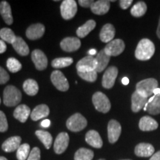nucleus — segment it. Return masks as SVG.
I'll list each match as a JSON object with an SVG mask.
<instances>
[{"instance_id": "4c0bfd02", "label": "nucleus", "mask_w": 160, "mask_h": 160, "mask_svg": "<svg viewBox=\"0 0 160 160\" xmlns=\"http://www.w3.org/2000/svg\"><path fill=\"white\" fill-rule=\"evenodd\" d=\"M7 68L11 73H17L22 69V64L15 58H9L7 60Z\"/></svg>"}, {"instance_id": "1a4fd4ad", "label": "nucleus", "mask_w": 160, "mask_h": 160, "mask_svg": "<svg viewBox=\"0 0 160 160\" xmlns=\"http://www.w3.org/2000/svg\"><path fill=\"white\" fill-rule=\"evenodd\" d=\"M122 132V127L117 120L111 119L108 125V137L110 143L117 142Z\"/></svg>"}, {"instance_id": "4468645a", "label": "nucleus", "mask_w": 160, "mask_h": 160, "mask_svg": "<svg viewBox=\"0 0 160 160\" xmlns=\"http://www.w3.org/2000/svg\"><path fill=\"white\" fill-rule=\"evenodd\" d=\"M97 68V61L96 58L92 56H88L83 59L79 60L77 64V71H93Z\"/></svg>"}, {"instance_id": "c85d7f7f", "label": "nucleus", "mask_w": 160, "mask_h": 160, "mask_svg": "<svg viewBox=\"0 0 160 160\" xmlns=\"http://www.w3.org/2000/svg\"><path fill=\"white\" fill-rule=\"evenodd\" d=\"M96 27V22L94 20L91 19L87 21L83 25L80 26L77 30V34L79 38H84L88 35L91 31H93Z\"/></svg>"}, {"instance_id": "9d476101", "label": "nucleus", "mask_w": 160, "mask_h": 160, "mask_svg": "<svg viewBox=\"0 0 160 160\" xmlns=\"http://www.w3.org/2000/svg\"><path fill=\"white\" fill-rule=\"evenodd\" d=\"M118 75V69L114 66H111L106 70L102 77V84L105 88L110 89L114 85Z\"/></svg>"}, {"instance_id": "4be33fe9", "label": "nucleus", "mask_w": 160, "mask_h": 160, "mask_svg": "<svg viewBox=\"0 0 160 160\" xmlns=\"http://www.w3.org/2000/svg\"><path fill=\"white\" fill-rule=\"evenodd\" d=\"M158 126L159 125H158L157 122L153 118L148 117V116L143 117L139 120V129L142 131H154L157 129Z\"/></svg>"}, {"instance_id": "7ed1b4c3", "label": "nucleus", "mask_w": 160, "mask_h": 160, "mask_svg": "<svg viewBox=\"0 0 160 160\" xmlns=\"http://www.w3.org/2000/svg\"><path fill=\"white\" fill-rule=\"evenodd\" d=\"M158 88V82L157 79L150 78L142 80L136 85V91L144 97L148 98L153 94V91Z\"/></svg>"}, {"instance_id": "dca6fc26", "label": "nucleus", "mask_w": 160, "mask_h": 160, "mask_svg": "<svg viewBox=\"0 0 160 160\" xmlns=\"http://www.w3.org/2000/svg\"><path fill=\"white\" fill-rule=\"evenodd\" d=\"M148 98L144 97L139 94L137 91H135L131 97V109L132 111L137 113L140 110L144 109L146 104L148 102Z\"/></svg>"}, {"instance_id": "5701e85b", "label": "nucleus", "mask_w": 160, "mask_h": 160, "mask_svg": "<svg viewBox=\"0 0 160 160\" xmlns=\"http://www.w3.org/2000/svg\"><path fill=\"white\" fill-rule=\"evenodd\" d=\"M0 14L7 25H12L13 19L12 16L11 5L8 2L2 1L0 2Z\"/></svg>"}, {"instance_id": "7c9ffc66", "label": "nucleus", "mask_w": 160, "mask_h": 160, "mask_svg": "<svg viewBox=\"0 0 160 160\" xmlns=\"http://www.w3.org/2000/svg\"><path fill=\"white\" fill-rule=\"evenodd\" d=\"M36 135L37 136L40 141L43 143L46 148L49 149L51 148L52 142H53V138H52V136L49 132L39 130V131H36Z\"/></svg>"}, {"instance_id": "e433bc0d", "label": "nucleus", "mask_w": 160, "mask_h": 160, "mask_svg": "<svg viewBox=\"0 0 160 160\" xmlns=\"http://www.w3.org/2000/svg\"><path fill=\"white\" fill-rule=\"evenodd\" d=\"M78 75L82 79L90 82H93L97 79V72L96 70L93 71H77Z\"/></svg>"}, {"instance_id": "49530a36", "label": "nucleus", "mask_w": 160, "mask_h": 160, "mask_svg": "<svg viewBox=\"0 0 160 160\" xmlns=\"http://www.w3.org/2000/svg\"><path fill=\"white\" fill-rule=\"evenodd\" d=\"M149 160H160V151L154 153V154L152 156Z\"/></svg>"}, {"instance_id": "393cba45", "label": "nucleus", "mask_w": 160, "mask_h": 160, "mask_svg": "<svg viewBox=\"0 0 160 160\" xmlns=\"http://www.w3.org/2000/svg\"><path fill=\"white\" fill-rule=\"evenodd\" d=\"M96 58V61H97V68H96V71L97 73H100V72L103 71L105 68L107 67L108 64L111 57L105 53L104 50L100 51L99 53H97Z\"/></svg>"}, {"instance_id": "f257e3e1", "label": "nucleus", "mask_w": 160, "mask_h": 160, "mask_svg": "<svg viewBox=\"0 0 160 160\" xmlns=\"http://www.w3.org/2000/svg\"><path fill=\"white\" fill-rule=\"evenodd\" d=\"M155 53V45L148 39H143L138 44L135 51V57L142 61L148 60Z\"/></svg>"}, {"instance_id": "864d4df0", "label": "nucleus", "mask_w": 160, "mask_h": 160, "mask_svg": "<svg viewBox=\"0 0 160 160\" xmlns=\"http://www.w3.org/2000/svg\"><path fill=\"white\" fill-rule=\"evenodd\" d=\"M99 160H105V159H99Z\"/></svg>"}, {"instance_id": "c9c22d12", "label": "nucleus", "mask_w": 160, "mask_h": 160, "mask_svg": "<svg viewBox=\"0 0 160 160\" xmlns=\"http://www.w3.org/2000/svg\"><path fill=\"white\" fill-rule=\"evenodd\" d=\"M30 153H31V149H30V145L28 144L25 143L21 145L17 149V157L18 160L28 159Z\"/></svg>"}, {"instance_id": "72a5a7b5", "label": "nucleus", "mask_w": 160, "mask_h": 160, "mask_svg": "<svg viewBox=\"0 0 160 160\" xmlns=\"http://www.w3.org/2000/svg\"><path fill=\"white\" fill-rule=\"evenodd\" d=\"M73 62V59L71 57L57 58L52 61L51 65L55 68H62L68 67Z\"/></svg>"}, {"instance_id": "a878e982", "label": "nucleus", "mask_w": 160, "mask_h": 160, "mask_svg": "<svg viewBox=\"0 0 160 160\" xmlns=\"http://www.w3.org/2000/svg\"><path fill=\"white\" fill-rule=\"evenodd\" d=\"M50 110L48 106L46 105H37L33 110L31 113V117L33 121H37L41 119H43L49 115Z\"/></svg>"}, {"instance_id": "2f4dec72", "label": "nucleus", "mask_w": 160, "mask_h": 160, "mask_svg": "<svg viewBox=\"0 0 160 160\" xmlns=\"http://www.w3.org/2000/svg\"><path fill=\"white\" fill-rule=\"evenodd\" d=\"M94 153L91 150L82 148L76 152L74 155V160H92Z\"/></svg>"}, {"instance_id": "0eeeda50", "label": "nucleus", "mask_w": 160, "mask_h": 160, "mask_svg": "<svg viewBox=\"0 0 160 160\" xmlns=\"http://www.w3.org/2000/svg\"><path fill=\"white\" fill-rule=\"evenodd\" d=\"M53 85L60 91H67L69 89V83L67 79L60 71L56 70L53 71L51 76Z\"/></svg>"}, {"instance_id": "9b49d317", "label": "nucleus", "mask_w": 160, "mask_h": 160, "mask_svg": "<svg viewBox=\"0 0 160 160\" xmlns=\"http://www.w3.org/2000/svg\"><path fill=\"white\" fill-rule=\"evenodd\" d=\"M69 139V136L67 133H65V132L60 133L57 137V139L54 142L53 148H54L55 153L57 154H61V153H64L68 148Z\"/></svg>"}, {"instance_id": "aec40b11", "label": "nucleus", "mask_w": 160, "mask_h": 160, "mask_svg": "<svg viewBox=\"0 0 160 160\" xmlns=\"http://www.w3.org/2000/svg\"><path fill=\"white\" fill-rule=\"evenodd\" d=\"M21 137H18V136L10 137L4 142L2 148L3 151L7 152V153L17 151L19 146L21 145Z\"/></svg>"}, {"instance_id": "3c124183", "label": "nucleus", "mask_w": 160, "mask_h": 160, "mask_svg": "<svg viewBox=\"0 0 160 160\" xmlns=\"http://www.w3.org/2000/svg\"><path fill=\"white\" fill-rule=\"evenodd\" d=\"M160 94V88H156L153 91V95H159Z\"/></svg>"}, {"instance_id": "6e6552de", "label": "nucleus", "mask_w": 160, "mask_h": 160, "mask_svg": "<svg viewBox=\"0 0 160 160\" xmlns=\"http://www.w3.org/2000/svg\"><path fill=\"white\" fill-rule=\"evenodd\" d=\"M125 48V42L122 39H117L112 40L105 46L104 51L110 57H117L121 54Z\"/></svg>"}, {"instance_id": "20e7f679", "label": "nucleus", "mask_w": 160, "mask_h": 160, "mask_svg": "<svg viewBox=\"0 0 160 160\" xmlns=\"http://www.w3.org/2000/svg\"><path fill=\"white\" fill-rule=\"evenodd\" d=\"M92 102L95 108L101 113H106L111 110V105L107 96L102 92H96L92 97Z\"/></svg>"}, {"instance_id": "412c9836", "label": "nucleus", "mask_w": 160, "mask_h": 160, "mask_svg": "<svg viewBox=\"0 0 160 160\" xmlns=\"http://www.w3.org/2000/svg\"><path fill=\"white\" fill-rule=\"evenodd\" d=\"M115 36V28L111 24H106L102 27L99 33V38L102 42L109 43L113 40Z\"/></svg>"}, {"instance_id": "09e8293b", "label": "nucleus", "mask_w": 160, "mask_h": 160, "mask_svg": "<svg viewBox=\"0 0 160 160\" xmlns=\"http://www.w3.org/2000/svg\"><path fill=\"white\" fill-rule=\"evenodd\" d=\"M88 54H89L90 56H92V57H93V55L97 54V51H96L95 49H91V50H90V51H88Z\"/></svg>"}, {"instance_id": "473e14b6", "label": "nucleus", "mask_w": 160, "mask_h": 160, "mask_svg": "<svg viewBox=\"0 0 160 160\" xmlns=\"http://www.w3.org/2000/svg\"><path fill=\"white\" fill-rule=\"evenodd\" d=\"M147 11V5L144 2H139L133 6L131 10V13L133 17H141L145 15Z\"/></svg>"}, {"instance_id": "f3484780", "label": "nucleus", "mask_w": 160, "mask_h": 160, "mask_svg": "<svg viewBox=\"0 0 160 160\" xmlns=\"http://www.w3.org/2000/svg\"><path fill=\"white\" fill-rule=\"evenodd\" d=\"M155 149L149 143H139L136 146L135 154L139 157H150L154 154Z\"/></svg>"}, {"instance_id": "f704fd0d", "label": "nucleus", "mask_w": 160, "mask_h": 160, "mask_svg": "<svg viewBox=\"0 0 160 160\" xmlns=\"http://www.w3.org/2000/svg\"><path fill=\"white\" fill-rule=\"evenodd\" d=\"M0 37L4 42L11 44L13 43L17 38L13 31L11 29L7 28L0 30Z\"/></svg>"}, {"instance_id": "f03ea898", "label": "nucleus", "mask_w": 160, "mask_h": 160, "mask_svg": "<svg viewBox=\"0 0 160 160\" xmlns=\"http://www.w3.org/2000/svg\"><path fill=\"white\" fill-rule=\"evenodd\" d=\"M22 93L17 88L8 85L3 92V102L8 107H13L21 102Z\"/></svg>"}, {"instance_id": "39448f33", "label": "nucleus", "mask_w": 160, "mask_h": 160, "mask_svg": "<svg viewBox=\"0 0 160 160\" xmlns=\"http://www.w3.org/2000/svg\"><path fill=\"white\" fill-rule=\"evenodd\" d=\"M88 125V122L85 117L80 113H75L67 120L66 125L70 131L79 132L82 131Z\"/></svg>"}, {"instance_id": "603ef678", "label": "nucleus", "mask_w": 160, "mask_h": 160, "mask_svg": "<svg viewBox=\"0 0 160 160\" xmlns=\"http://www.w3.org/2000/svg\"><path fill=\"white\" fill-rule=\"evenodd\" d=\"M0 160H8V159L4 157H0Z\"/></svg>"}, {"instance_id": "58836bf2", "label": "nucleus", "mask_w": 160, "mask_h": 160, "mask_svg": "<svg viewBox=\"0 0 160 160\" xmlns=\"http://www.w3.org/2000/svg\"><path fill=\"white\" fill-rule=\"evenodd\" d=\"M8 128V124L6 116L2 111H0V132H5Z\"/></svg>"}, {"instance_id": "bb28decb", "label": "nucleus", "mask_w": 160, "mask_h": 160, "mask_svg": "<svg viewBox=\"0 0 160 160\" xmlns=\"http://www.w3.org/2000/svg\"><path fill=\"white\" fill-rule=\"evenodd\" d=\"M13 48L21 56H27L29 53V48L22 38L17 37L13 43H12Z\"/></svg>"}, {"instance_id": "2eb2a0df", "label": "nucleus", "mask_w": 160, "mask_h": 160, "mask_svg": "<svg viewBox=\"0 0 160 160\" xmlns=\"http://www.w3.org/2000/svg\"><path fill=\"white\" fill-rule=\"evenodd\" d=\"M45 31V26L42 24H33V25L30 26L26 31V37L31 40L38 39L44 35Z\"/></svg>"}, {"instance_id": "5fc2aeb1", "label": "nucleus", "mask_w": 160, "mask_h": 160, "mask_svg": "<svg viewBox=\"0 0 160 160\" xmlns=\"http://www.w3.org/2000/svg\"><path fill=\"white\" fill-rule=\"evenodd\" d=\"M122 160H131V159H122Z\"/></svg>"}, {"instance_id": "a18cd8bd", "label": "nucleus", "mask_w": 160, "mask_h": 160, "mask_svg": "<svg viewBox=\"0 0 160 160\" xmlns=\"http://www.w3.org/2000/svg\"><path fill=\"white\" fill-rule=\"evenodd\" d=\"M51 125V121L49 119H45L41 122V126L43 128H48Z\"/></svg>"}, {"instance_id": "8fccbe9b", "label": "nucleus", "mask_w": 160, "mask_h": 160, "mask_svg": "<svg viewBox=\"0 0 160 160\" xmlns=\"http://www.w3.org/2000/svg\"><path fill=\"white\" fill-rule=\"evenodd\" d=\"M157 37H159V39H160V17H159V25H158V28H157Z\"/></svg>"}, {"instance_id": "a19ab883", "label": "nucleus", "mask_w": 160, "mask_h": 160, "mask_svg": "<svg viewBox=\"0 0 160 160\" xmlns=\"http://www.w3.org/2000/svg\"><path fill=\"white\" fill-rule=\"evenodd\" d=\"M10 79L9 74L5 69L0 67V85L5 84Z\"/></svg>"}, {"instance_id": "423d86ee", "label": "nucleus", "mask_w": 160, "mask_h": 160, "mask_svg": "<svg viewBox=\"0 0 160 160\" xmlns=\"http://www.w3.org/2000/svg\"><path fill=\"white\" fill-rule=\"evenodd\" d=\"M60 11L64 19H73L77 12V4L74 0H65L61 4Z\"/></svg>"}, {"instance_id": "c756f323", "label": "nucleus", "mask_w": 160, "mask_h": 160, "mask_svg": "<svg viewBox=\"0 0 160 160\" xmlns=\"http://www.w3.org/2000/svg\"><path fill=\"white\" fill-rule=\"evenodd\" d=\"M23 89L28 95L35 96L39 91V85L35 80L27 79L23 83Z\"/></svg>"}, {"instance_id": "6e6d98bb", "label": "nucleus", "mask_w": 160, "mask_h": 160, "mask_svg": "<svg viewBox=\"0 0 160 160\" xmlns=\"http://www.w3.org/2000/svg\"><path fill=\"white\" fill-rule=\"evenodd\" d=\"M1 102H2L1 101V98H0V104H1Z\"/></svg>"}, {"instance_id": "79ce46f5", "label": "nucleus", "mask_w": 160, "mask_h": 160, "mask_svg": "<svg viewBox=\"0 0 160 160\" xmlns=\"http://www.w3.org/2000/svg\"><path fill=\"white\" fill-rule=\"evenodd\" d=\"M133 3V1L132 0H121L119 2L120 7L122 8L123 10L128 9L130 7V5Z\"/></svg>"}, {"instance_id": "ea45409f", "label": "nucleus", "mask_w": 160, "mask_h": 160, "mask_svg": "<svg viewBox=\"0 0 160 160\" xmlns=\"http://www.w3.org/2000/svg\"><path fill=\"white\" fill-rule=\"evenodd\" d=\"M27 160H40V150L39 148L35 147L32 149Z\"/></svg>"}, {"instance_id": "6ab92c4d", "label": "nucleus", "mask_w": 160, "mask_h": 160, "mask_svg": "<svg viewBox=\"0 0 160 160\" xmlns=\"http://www.w3.org/2000/svg\"><path fill=\"white\" fill-rule=\"evenodd\" d=\"M111 2L108 0H99L94 2L91 5V9L93 13L97 15H104L108 13L110 9Z\"/></svg>"}, {"instance_id": "37998d69", "label": "nucleus", "mask_w": 160, "mask_h": 160, "mask_svg": "<svg viewBox=\"0 0 160 160\" xmlns=\"http://www.w3.org/2000/svg\"><path fill=\"white\" fill-rule=\"evenodd\" d=\"M94 2V1L93 0H79V4L80 6L83 8H88L91 7V5H93V3Z\"/></svg>"}, {"instance_id": "a211bd4d", "label": "nucleus", "mask_w": 160, "mask_h": 160, "mask_svg": "<svg viewBox=\"0 0 160 160\" xmlns=\"http://www.w3.org/2000/svg\"><path fill=\"white\" fill-rule=\"evenodd\" d=\"M85 141L88 145L95 148H101L102 147L103 142L99 133L94 130H91L86 133Z\"/></svg>"}, {"instance_id": "ddd939ff", "label": "nucleus", "mask_w": 160, "mask_h": 160, "mask_svg": "<svg viewBox=\"0 0 160 160\" xmlns=\"http://www.w3.org/2000/svg\"><path fill=\"white\" fill-rule=\"evenodd\" d=\"M61 48L66 52L77 51L81 46V41L77 37H66L60 43Z\"/></svg>"}, {"instance_id": "f8f14e48", "label": "nucleus", "mask_w": 160, "mask_h": 160, "mask_svg": "<svg viewBox=\"0 0 160 160\" xmlns=\"http://www.w3.org/2000/svg\"><path fill=\"white\" fill-rule=\"evenodd\" d=\"M31 59L34 63L36 68L39 71H43L48 66V59L45 53L40 50H34L31 53Z\"/></svg>"}, {"instance_id": "c03bdc74", "label": "nucleus", "mask_w": 160, "mask_h": 160, "mask_svg": "<svg viewBox=\"0 0 160 160\" xmlns=\"http://www.w3.org/2000/svg\"><path fill=\"white\" fill-rule=\"evenodd\" d=\"M7 50V45L3 40L0 39V53H5Z\"/></svg>"}, {"instance_id": "de8ad7c7", "label": "nucleus", "mask_w": 160, "mask_h": 160, "mask_svg": "<svg viewBox=\"0 0 160 160\" xmlns=\"http://www.w3.org/2000/svg\"><path fill=\"white\" fill-rule=\"evenodd\" d=\"M122 82L124 85H127L129 84V79L128 77H124L122 78Z\"/></svg>"}, {"instance_id": "b1692460", "label": "nucleus", "mask_w": 160, "mask_h": 160, "mask_svg": "<svg viewBox=\"0 0 160 160\" xmlns=\"http://www.w3.org/2000/svg\"><path fill=\"white\" fill-rule=\"evenodd\" d=\"M31 109L25 105H20L16 108L14 112H13V117L15 119L19 120L20 122H25L28 118L31 116Z\"/></svg>"}, {"instance_id": "cd10ccee", "label": "nucleus", "mask_w": 160, "mask_h": 160, "mask_svg": "<svg viewBox=\"0 0 160 160\" xmlns=\"http://www.w3.org/2000/svg\"><path fill=\"white\" fill-rule=\"evenodd\" d=\"M144 111H148L150 114L157 115L160 113V94L154 95L153 99L150 103H147L144 108Z\"/></svg>"}]
</instances>
